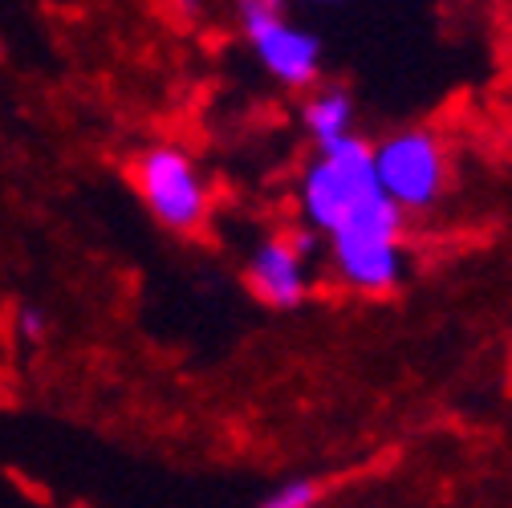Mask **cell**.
<instances>
[{
	"label": "cell",
	"mask_w": 512,
	"mask_h": 508,
	"mask_svg": "<svg viewBox=\"0 0 512 508\" xmlns=\"http://www.w3.org/2000/svg\"><path fill=\"white\" fill-rule=\"evenodd\" d=\"M374 196H382L378 171H374V147H366L354 135L322 147V159L305 171V183H301L305 220L326 232L342 228Z\"/></svg>",
	"instance_id": "1"
},
{
	"label": "cell",
	"mask_w": 512,
	"mask_h": 508,
	"mask_svg": "<svg viewBox=\"0 0 512 508\" xmlns=\"http://www.w3.org/2000/svg\"><path fill=\"white\" fill-rule=\"evenodd\" d=\"M399 232H403V208H395L387 196L366 200L342 228L330 232L342 277L366 293L395 289L403 277Z\"/></svg>",
	"instance_id": "2"
},
{
	"label": "cell",
	"mask_w": 512,
	"mask_h": 508,
	"mask_svg": "<svg viewBox=\"0 0 512 508\" xmlns=\"http://www.w3.org/2000/svg\"><path fill=\"white\" fill-rule=\"evenodd\" d=\"M374 171L395 208H431L443 192V151L427 131H403L374 147Z\"/></svg>",
	"instance_id": "3"
},
{
	"label": "cell",
	"mask_w": 512,
	"mask_h": 508,
	"mask_svg": "<svg viewBox=\"0 0 512 508\" xmlns=\"http://www.w3.org/2000/svg\"><path fill=\"white\" fill-rule=\"evenodd\" d=\"M135 183H139V196L147 200V208L155 212L159 224L187 232L204 220L208 208V192L191 167V159L175 147H155L135 163Z\"/></svg>",
	"instance_id": "4"
},
{
	"label": "cell",
	"mask_w": 512,
	"mask_h": 508,
	"mask_svg": "<svg viewBox=\"0 0 512 508\" xmlns=\"http://www.w3.org/2000/svg\"><path fill=\"white\" fill-rule=\"evenodd\" d=\"M248 285L252 293L261 297L273 309H293L305 297V257L297 252V244L285 236L265 240L261 248L252 252V265H248Z\"/></svg>",
	"instance_id": "5"
},
{
	"label": "cell",
	"mask_w": 512,
	"mask_h": 508,
	"mask_svg": "<svg viewBox=\"0 0 512 508\" xmlns=\"http://www.w3.org/2000/svg\"><path fill=\"white\" fill-rule=\"evenodd\" d=\"M256 53H261L265 70L285 86H309L317 78V37L289 21L256 41Z\"/></svg>",
	"instance_id": "6"
},
{
	"label": "cell",
	"mask_w": 512,
	"mask_h": 508,
	"mask_svg": "<svg viewBox=\"0 0 512 508\" xmlns=\"http://www.w3.org/2000/svg\"><path fill=\"white\" fill-rule=\"evenodd\" d=\"M350 118H354V102H350V94L342 86L317 90L305 102V126H309V135L322 147H330V143L350 135Z\"/></svg>",
	"instance_id": "7"
},
{
	"label": "cell",
	"mask_w": 512,
	"mask_h": 508,
	"mask_svg": "<svg viewBox=\"0 0 512 508\" xmlns=\"http://www.w3.org/2000/svg\"><path fill=\"white\" fill-rule=\"evenodd\" d=\"M240 25H244L248 41L256 45L265 33H273L277 25H285V9L277 5V0H244V5H240Z\"/></svg>",
	"instance_id": "8"
},
{
	"label": "cell",
	"mask_w": 512,
	"mask_h": 508,
	"mask_svg": "<svg viewBox=\"0 0 512 508\" xmlns=\"http://www.w3.org/2000/svg\"><path fill=\"white\" fill-rule=\"evenodd\" d=\"M313 500H317V484L313 480H289L261 508H313Z\"/></svg>",
	"instance_id": "9"
},
{
	"label": "cell",
	"mask_w": 512,
	"mask_h": 508,
	"mask_svg": "<svg viewBox=\"0 0 512 508\" xmlns=\"http://www.w3.org/2000/svg\"><path fill=\"white\" fill-rule=\"evenodd\" d=\"M17 330H21V338H29V342H41V338H45V317H41V309L25 305V309L17 313Z\"/></svg>",
	"instance_id": "10"
}]
</instances>
